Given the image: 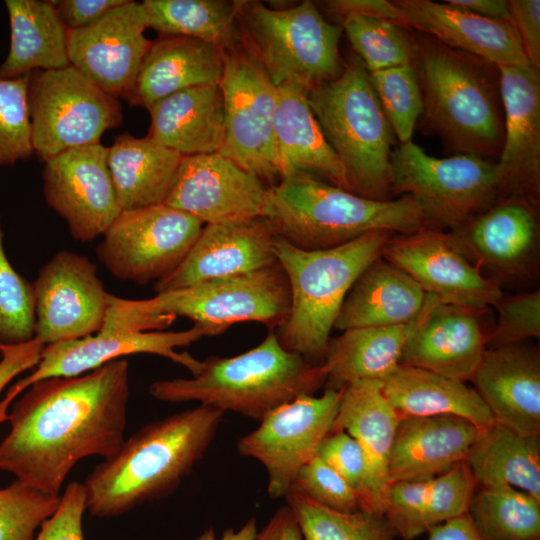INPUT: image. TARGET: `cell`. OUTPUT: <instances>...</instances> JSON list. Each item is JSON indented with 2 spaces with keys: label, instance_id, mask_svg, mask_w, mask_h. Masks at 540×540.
Returning <instances> with one entry per match:
<instances>
[{
  "label": "cell",
  "instance_id": "51",
  "mask_svg": "<svg viewBox=\"0 0 540 540\" xmlns=\"http://www.w3.org/2000/svg\"><path fill=\"white\" fill-rule=\"evenodd\" d=\"M85 511L83 485L71 482L60 495L57 509L41 525L34 540H84L82 520Z\"/></svg>",
  "mask_w": 540,
  "mask_h": 540
},
{
  "label": "cell",
  "instance_id": "15",
  "mask_svg": "<svg viewBox=\"0 0 540 540\" xmlns=\"http://www.w3.org/2000/svg\"><path fill=\"white\" fill-rule=\"evenodd\" d=\"M462 253L489 280L504 288L531 290L539 277V207L520 196L499 198L449 231Z\"/></svg>",
  "mask_w": 540,
  "mask_h": 540
},
{
  "label": "cell",
  "instance_id": "24",
  "mask_svg": "<svg viewBox=\"0 0 540 540\" xmlns=\"http://www.w3.org/2000/svg\"><path fill=\"white\" fill-rule=\"evenodd\" d=\"M275 236L263 217L205 224L184 260L155 282L154 290L167 292L272 266L278 262Z\"/></svg>",
  "mask_w": 540,
  "mask_h": 540
},
{
  "label": "cell",
  "instance_id": "25",
  "mask_svg": "<svg viewBox=\"0 0 540 540\" xmlns=\"http://www.w3.org/2000/svg\"><path fill=\"white\" fill-rule=\"evenodd\" d=\"M486 309L443 303L428 294L400 365L471 380L487 349L481 320Z\"/></svg>",
  "mask_w": 540,
  "mask_h": 540
},
{
  "label": "cell",
  "instance_id": "37",
  "mask_svg": "<svg viewBox=\"0 0 540 540\" xmlns=\"http://www.w3.org/2000/svg\"><path fill=\"white\" fill-rule=\"evenodd\" d=\"M465 462L478 487L509 485L540 501V435L495 421L481 429Z\"/></svg>",
  "mask_w": 540,
  "mask_h": 540
},
{
  "label": "cell",
  "instance_id": "10",
  "mask_svg": "<svg viewBox=\"0 0 540 540\" xmlns=\"http://www.w3.org/2000/svg\"><path fill=\"white\" fill-rule=\"evenodd\" d=\"M419 202L436 228L453 230L502 197L495 162L466 154L436 158L412 140L391 154V196Z\"/></svg>",
  "mask_w": 540,
  "mask_h": 540
},
{
  "label": "cell",
  "instance_id": "52",
  "mask_svg": "<svg viewBox=\"0 0 540 540\" xmlns=\"http://www.w3.org/2000/svg\"><path fill=\"white\" fill-rule=\"evenodd\" d=\"M507 5L529 64L540 70V1L508 0Z\"/></svg>",
  "mask_w": 540,
  "mask_h": 540
},
{
  "label": "cell",
  "instance_id": "36",
  "mask_svg": "<svg viewBox=\"0 0 540 540\" xmlns=\"http://www.w3.org/2000/svg\"><path fill=\"white\" fill-rule=\"evenodd\" d=\"M5 6L10 22V48L0 65V78H17L70 65L69 30L51 0H6Z\"/></svg>",
  "mask_w": 540,
  "mask_h": 540
},
{
  "label": "cell",
  "instance_id": "45",
  "mask_svg": "<svg viewBox=\"0 0 540 540\" xmlns=\"http://www.w3.org/2000/svg\"><path fill=\"white\" fill-rule=\"evenodd\" d=\"M59 500L17 480L0 488V540H34L37 528L52 516Z\"/></svg>",
  "mask_w": 540,
  "mask_h": 540
},
{
  "label": "cell",
  "instance_id": "4",
  "mask_svg": "<svg viewBox=\"0 0 540 540\" xmlns=\"http://www.w3.org/2000/svg\"><path fill=\"white\" fill-rule=\"evenodd\" d=\"M262 217L276 236L303 250L337 247L373 230L409 234L436 228L408 195L368 199L306 172L268 188Z\"/></svg>",
  "mask_w": 540,
  "mask_h": 540
},
{
  "label": "cell",
  "instance_id": "49",
  "mask_svg": "<svg viewBox=\"0 0 540 540\" xmlns=\"http://www.w3.org/2000/svg\"><path fill=\"white\" fill-rule=\"evenodd\" d=\"M430 480L396 481L390 484L384 517L397 537L414 540L427 532L425 509Z\"/></svg>",
  "mask_w": 540,
  "mask_h": 540
},
{
  "label": "cell",
  "instance_id": "47",
  "mask_svg": "<svg viewBox=\"0 0 540 540\" xmlns=\"http://www.w3.org/2000/svg\"><path fill=\"white\" fill-rule=\"evenodd\" d=\"M289 493L337 511L360 509L356 491L318 455L297 472Z\"/></svg>",
  "mask_w": 540,
  "mask_h": 540
},
{
  "label": "cell",
  "instance_id": "27",
  "mask_svg": "<svg viewBox=\"0 0 540 540\" xmlns=\"http://www.w3.org/2000/svg\"><path fill=\"white\" fill-rule=\"evenodd\" d=\"M471 381L494 420L525 435H540V353L517 343L486 349Z\"/></svg>",
  "mask_w": 540,
  "mask_h": 540
},
{
  "label": "cell",
  "instance_id": "33",
  "mask_svg": "<svg viewBox=\"0 0 540 540\" xmlns=\"http://www.w3.org/2000/svg\"><path fill=\"white\" fill-rule=\"evenodd\" d=\"M381 382L382 392L399 420L457 416L480 428L495 422L477 391L464 381L416 367L399 365Z\"/></svg>",
  "mask_w": 540,
  "mask_h": 540
},
{
  "label": "cell",
  "instance_id": "29",
  "mask_svg": "<svg viewBox=\"0 0 540 540\" xmlns=\"http://www.w3.org/2000/svg\"><path fill=\"white\" fill-rule=\"evenodd\" d=\"M481 429L457 416L399 420L389 458L390 483L430 480L464 462Z\"/></svg>",
  "mask_w": 540,
  "mask_h": 540
},
{
  "label": "cell",
  "instance_id": "35",
  "mask_svg": "<svg viewBox=\"0 0 540 540\" xmlns=\"http://www.w3.org/2000/svg\"><path fill=\"white\" fill-rule=\"evenodd\" d=\"M182 157L147 136H117L107 147V163L121 210L165 203Z\"/></svg>",
  "mask_w": 540,
  "mask_h": 540
},
{
  "label": "cell",
  "instance_id": "21",
  "mask_svg": "<svg viewBox=\"0 0 540 540\" xmlns=\"http://www.w3.org/2000/svg\"><path fill=\"white\" fill-rule=\"evenodd\" d=\"M146 29L142 2L127 0L93 24L68 31L70 65L108 94L124 97L152 42Z\"/></svg>",
  "mask_w": 540,
  "mask_h": 540
},
{
  "label": "cell",
  "instance_id": "13",
  "mask_svg": "<svg viewBox=\"0 0 540 540\" xmlns=\"http://www.w3.org/2000/svg\"><path fill=\"white\" fill-rule=\"evenodd\" d=\"M325 8L339 18L363 14L389 20L496 65L529 64L510 21L475 15L430 0H329Z\"/></svg>",
  "mask_w": 540,
  "mask_h": 540
},
{
  "label": "cell",
  "instance_id": "39",
  "mask_svg": "<svg viewBox=\"0 0 540 540\" xmlns=\"http://www.w3.org/2000/svg\"><path fill=\"white\" fill-rule=\"evenodd\" d=\"M467 514L486 540H540V501L512 486L478 487Z\"/></svg>",
  "mask_w": 540,
  "mask_h": 540
},
{
  "label": "cell",
  "instance_id": "38",
  "mask_svg": "<svg viewBox=\"0 0 540 540\" xmlns=\"http://www.w3.org/2000/svg\"><path fill=\"white\" fill-rule=\"evenodd\" d=\"M241 0H144L148 28L159 35L187 36L222 50L241 44Z\"/></svg>",
  "mask_w": 540,
  "mask_h": 540
},
{
  "label": "cell",
  "instance_id": "53",
  "mask_svg": "<svg viewBox=\"0 0 540 540\" xmlns=\"http://www.w3.org/2000/svg\"><path fill=\"white\" fill-rule=\"evenodd\" d=\"M68 30L89 26L127 0H51Z\"/></svg>",
  "mask_w": 540,
  "mask_h": 540
},
{
  "label": "cell",
  "instance_id": "56",
  "mask_svg": "<svg viewBox=\"0 0 540 540\" xmlns=\"http://www.w3.org/2000/svg\"><path fill=\"white\" fill-rule=\"evenodd\" d=\"M427 540H486L468 514L454 518L428 530Z\"/></svg>",
  "mask_w": 540,
  "mask_h": 540
},
{
  "label": "cell",
  "instance_id": "44",
  "mask_svg": "<svg viewBox=\"0 0 540 540\" xmlns=\"http://www.w3.org/2000/svg\"><path fill=\"white\" fill-rule=\"evenodd\" d=\"M29 74L0 78V167L29 158L34 150L27 101Z\"/></svg>",
  "mask_w": 540,
  "mask_h": 540
},
{
  "label": "cell",
  "instance_id": "54",
  "mask_svg": "<svg viewBox=\"0 0 540 540\" xmlns=\"http://www.w3.org/2000/svg\"><path fill=\"white\" fill-rule=\"evenodd\" d=\"M43 347L35 338L21 344L0 345V394L20 373L37 365Z\"/></svg>",
  "mask_w": 540,
  "mask_h": 540
},
{
  "label": "cell",
  "instance_id": "34",
  "mask_svg": "<svg viewBox=\"0 0 540 540\" xmlns=\"http://www.w3.org/2000/svg\"><path fill=\"white\" fill-rule=\"evenodd\" d=\"M419 317L407 324L348 329L330 337L321 364L324 389L342 390L355 381L385 379L400 365Z\"/></svg>",
  "mask_w": 540,
  "mask_h": 540
},
{
  "label": "cell",
  "instance_id": "42",
  "mask_svg": "<svg viewBox=\"0 0 540 540\" xmlns=\"http://www.w3.org/2000/svg\"><path fill=\"white\" fill-rule=\"evenodd\" d=\"M369 77L399 144L411 141L422 113V97L413 65L369 72Z\"/></svg>",
  "mask_w": 540,
  "mask_h": 540
},
{
  "label": "cell",
  "instance_id": "55",
  "mask_svg": "<svg viewBox=\"0 0 540 540\" xmlns=\"http://www.w3.org/2000/svg\"><path fill=\"white\" fill-rule=\"evenodd\" d=\"M254 540H304L299 525L286 505L279 508Z\"/></svg>",
  "mask_w": 540,
  "mask_h": 540
},
{
  "label": "cell",
  "instance_id": "32",
  "mask_svg": "<svg viewBox=\"0 0 540 540\" xmlns=\"http://www.w3.org/2000/svg\"><path fill=\"white\" fill-rule=\"evenodd\" d=\"M148 112L150 139L182 156L220 152L225 116L218 84L181 90L158 101Z\"/></svg>",
  "mask_w": 540,
  "mask_h": 540
},
{
  "label": "cell",
  "instance_id": "30",
  "mask_svg": "<svg viewBox=\"0 0 540 540\" xmlns=\"http://www.w3.org/2000/svg\"><path fill=\"white\" fill-rule=\"evenodd\" d=\"M308 94L294 83L277 86L274 133L281 179L306 172L350 191L344 169L309 105Z\"/></svg>",
  "mask_w": 540,
  "mask_h": 540
},
{
  "label": "cell",
  "instance_id": "50",
  "mask_svg": "<svg viewBox=\"0 0 540 540\" xmlns=\"http://www.w3.org/2000/svg\"><path fill=\"white\" fill-rule=\"evenodd\" d=\"M317 455L356 491L360 503L367 478V463L359 443L345 431L335 430L322 441Z\"/></svg>",
  "mask_w": 540,
  "mask_h": 540
},
{
  "label": "cell",
  "instance_id": "40",
  "mask_svg": "<svg viewBox=\"0 0 540 540\" xmlns=\"http://www.w3.org/2000/svg\"><path fill=\"white\" fill-rule=\"evenodd\" d=\"M304 540H395L384 515L358 509L337 511L303 496H285Z\"/></svg>",
  "mask_w": 540,
  "mask_h": 540
},
{
  "label": "cell",
  "instance_id": "7",
  "mask_svg": "<svg viewBox=\"0 0 540 540\" xmlns=\"http://www.w3.org/2000/svg\"><path fill=\"white\" fill-rule=\"evenodd\" d=\"M393 234L373 230L323 250L299 249L275 236L274 253L290 288V311L274 331L287 351L322 364L344 299L360 274L382 256Z\"/></svg>",
  "mask_w": 540,
  "mask_h": 540
},
{
  "label": "cell",
  "instance_id": "43",
  "mask_svg": "<svg viewBox=\"0 0 540 540\" xmlns=\"http://www.w3.org/2000/svg\"><path fill=\"white\" fill-rule=\"evenodd\" d=\"M35 301L33 285L9 262L0 222V345L21 344L34 339Z\"/></svg>",
  "mask_w": 540,
  "mask_h": 540
},
{
  "label": "cell",
  "instance_id": "5",
  "mask_svg": "<svg viewBox=\"0 0 540 540\" xmlns=\"http://www.w3.org/2000/svg\"><path fill=\"white\" fill-rule=\"evenodd\" d=\"M321 365L287 351L274 330L256 347L232 357L210 356L191 378L163 379L149 386L157 400L232 411L260 421L278 406L324 386Z\"/></svg>",
  "mask_w": 540,
  "mask_h": 540
},
{
  "label": "cell",
  "instance_id": "11",
  "mask_svg": "<svg viewBox=\"0 0 540 540\" xmlns=\"http://www.w3.org/2000/svg\"><path fill=\"white\" fill-rule=\"evenodd\" d=\"M27 101L33 150L44 163L72 148L100 143L118 127L122 108L72 65L29 74Z\"/></svg>",
  "mask_w": 540,
  "mask_h": 540
},
{
  "label": "cell",
  "instance_id": "58",
  "mask_svg": "<svg viewBox=\"0 0 540 540\" xmlns=\"http://www.w3.org/2000/svg\"><path fill=\"white\" fill-rule=\"evenodd\" d=\"M257 532V521L253 517L237 531L229 528L219 538L213 528H208L199 535L197 540H254Z\"/></svg>",
  "mask_w": 540,
  "mask_h": 540
},
{
  "label": "cell",
  "instance_id": "57",
  "mask_svg": "<svg viewBox=\"0 0 540 540\" xmlns=\"http://www.w3.org/2000/svg\"><path fill=\"white\" fill-rule=\"evenodd\" d=\"M444 2L481 17L511 22L506 0H445Z\"/></svg>",
  "mask_w": 540,
  "mask_h": 540
},
{
  "label": "cell",
  "instance_id": "31",
  "mask_svg": "<svg viewBox=\"0 0 540 540\" xmlns=\"http://www.w3.org/2000/svg\"><path fill=\"white\" fill-rule=\"evenodd\" d=\"M427 297L409 274L380 256L352 285L333 329L344 331L413 322L422 312Z\"/></svg>",
  "mask_w": 540,
  "mask_h": 540
},
{
  "label": "cell",
  "instance_id": "14",
  "mask_svg": "<svg viewBox=\"0 0 540 540\" xmlns=\"http://www.w3.org/2000/svg\"><path fill=\"white\" fill-rule=\"evenodd\" d=\"M204 225L165 203L122 210L104 232L97 256L120 280L157 282L184 260Z\"/></svg>",
  "mask_w": 540,
  "mask_h": 540
},
{
  "label": "cell",
  "instance_id": "18",
  "mask_svg": "<svg viewBox=\"0 0 540 540\" xmlns=\"http://www.w3.org/2000/svg\"><path fill=\"white\" fill-rule=\"evenodd\" d=\"M204 336L198 326L179 332H105L83 338L44 345L33 372L14 383L0 400V424L5 423L14 400L33 383L53 377H73L94 370L127 355L148 353L172 360L197 373L200 360L177 352Z\"/></svg>",
  "mask_w": 540,
  "mask_h": 540
},
{
  "label": "cell",
  "instance_id": "17",
  "mask_svg": "<svg viewBox=\"0 0 540 540\" xmlns=\"http://www.w3.org/2000/svg\"><path fill=\"white\" fill-rule=\"evenodd\" d=\"M34 338L43 345L83 338L103 328L112 294L86 256L62 250L39 271L32 284Z\"/></svg>",
  "mask_w": 540,
  "mask_h": 540
},
{
  "label": "cell",
  "instance_id": "41",
  "mask_svg": "<svg viewBox=\"0 0 540 540\" xmlns=\"http://www.w3.org/2000/svg\"><path fill=\"white\" fill-rule=\"evenodd\" d=\"M340 20L355 55L368 72L412 64L414 43L410 30L363 14H348Z\"/></svg>",
  "mask_w": 540,
  "mask_h": 540
},
{
  "label": "cell",
  "instance_id": "3",
  "mask_svg": "<svg viewBox=\"0 0 540 540\" xmlns=\"http://www.w3.org/2000/svg\"><path fill=\"white\" fill-rule=\"evenodd\" d=\"M411 32L421 129L436 135L447 153L496 162L504 142L498 65Z\"/></svg>",
  "mask_w": 540,
  "mask_h": 540
},
{
  "label": "cell",
  "instance_id": "2",
  "mask_svg": "<svg viewBox=\"0 0 540 540\" xmlns=\"http://www.w3.org/2000/svg\"><path fill=\"white\" fill-rule=\"evenodd\" d=\"M224 415L199 404L143 426L86 477V510L112 517L173 493L204 457Z\"/></svg>",
  "mask_w": 540,
  "mask_h": 540
},
{
  "label": "cell",
  "instance_id": "6",
  "mask_svg": "<svg viewBox=\"0 0 540 540\" xmlns=\"http://www.w3.org/2000/svg\"><path fill=\"white\" fill-rule=\"evenodd\" d=\"M290 311V288L280 264L246 274L157 293L142 300L112 295L101 331L146 332L164 329L177 317L190 319L208 336L245 321L281 327Z\"/></svg>",
  "mask_w": 540,
  "mask_h": 540
},
{
  "label": "cell",
  "instance_id": "19",
  "mask_svg": "<svg viewBox=\"0 0 540 540\" xmlns=\"http://www.w3.org/2000/svg\"><path fill=\"white\" fill-rule=\"evenodd\" d=\"M43 192L75 240L103 235L122 211L101 143L66 150L44 162Z\"/></svg>",
  "mask_w": 540,
  "mask_h": 540
},
{
  "label": "cell",
  "instance_id": "16",
  "mask_svg": "<svg viewBox=\"0 0 540 540\" xmlns=\"http://www.w3.org/2000/svg\"><path fill=\"white\" fill-rule=\"evenodd\" d=\"M341 393L324 389L320 396L303 395L284 403L238 441L240 455L264 466L271 498H285L297 472L317 455L320 444L333 431Z\"/></svg>",
  "mask_w": 540,
  "mask_h": 540
},
{
  "label": "cell",
  "instance_id": "48",
  "mask_svg": "<svg viewBox=\"0 0 540 540\" xmlns=\"http://www.w3.org/2000/svg\"><path fill=\"white\" fill-rule=\"evenodd\" d=\"M478 485L466 462L430 479L425 525L430 528L468 513Z\"/></svg>",
  "mask_w": 540,
  "mask_h": 540
},
{
  "label": "cell",
  "instance_id": "12",
  "mask_svg": "<svg viewBox=\"0 0 540 540\" xmlns=\"http://www.w3.org/2000/svg\"><path fill=\"white\" fill-rule=\"evenodd\" d=\"M219 82L225 136L220 155L257 176L267 187L281 180L274 117L277 87L261 64L240 45L223 50Z\"/></svg>",
  "mask_w": 540,
  "mask_h": 540
},
{
  "label": "cell",
  "instance_id": "1",
  "mask_svg": "<svg viewBox=\"0 0 540 540\" xmlns=\"http://www.w3.org/2000/svg\"><path fill=\"white\" fill-rule=\"evenodd\" d=\"M129 364L124 358L73 377L30 385L11 404L0 471L52 497L82 459H107L125 440Z\"/></svg>",
  "mask_w": 540,
  "mask_h": 540
},
{
  "label": "cell",
  "instance_id": "8",
  "mask_svg": "<svg viewBox=\"0 0 540 540\" xmlns=\"http://www.w3.org/2000/svg\"><path fill=\"white\" fill-rule=\"evenodd\" d=\"M309 105L339 159L352 193L390 200L394 133L369 72L355 54L343 73L312 89Z\"/></svg>",
  "mask_w": 540,
  "mask_h": 540
},
{
  "label": "cell",
  "instance_id": "28",
  "mask_svg": "<svg viewBox=\"0 0 540 540\" xmlns=\"http://www.w3.org/2000/svg\"><path fill=\"white\" fill-rule=\"evenodd\" d=\"M223 67V50L217 45L187 36L159 35L124 98L130 106L148 110L181 90L219 84Z\"/></svg>",
  "mask_w": 540,
  "mask_h": 540
},
{
  "label": "cell",
  "instance_id": "20",
  "mask_svg": "<svg viewBox=\"0 0 540 540\" xmlns=\"http://www.w3.org/2000/svg\"><path fill=\"white\" fill-rule=\"evenodd\" d=\"M382 257L443 303L485 309L494 306L504 294L462 253L449 231L426 228L393 234Z\"/></svg>",
  "mask_w": 540,
  "mask_h": 540
},
{
  "label": "cell",
  "instance_id": "9",
  "mask_svg": "<svg viewBox=\"0 0 540 540\" xmlns=\"http://www.w3.org/2000/svg\"><path fill=\"white\" fill-rule=\"evenodd\" d=\"M238 22L242 45L276 87L294 83L310 92L344 71L342 27L328 22L311 0L282 9L241 0Z\"/></svg>",
  "mask_w": 540,
  "mask_h": 540
},
{
  "label": "cell",
  "instance_id": "23",
  "mask_svg": "<svg viewBox=\"0 0 540 540\" xmlns=\"http://www.w3.org/2000/svg\"><path fill=\"white\" fill-rule=\"evenodd\" d=\"M504 142L495 162L502 197L540 204V70L530 64L498 65Z\"/></svg>",
  "mask_w": 540,
  "mask_h": 540
},
{
  "label": "cell",
  "instance_id": "46",
  "mask_svg": "<svg viewBox=\"0 0 540 540\" xmlns=\"http://www.w3.org/2000/svg\"><path fill=\"white\" fill-rule=\"evenodd\" d=\"M497 321L488 333L486 348L494 349L540 336V290L503 294L493 306Z\"/></svg>",
  "mask_w": 540,
  "mask_h": 540
},
{
  "label": "cell",
  "instance_id": "26",
  "mask_svg": "<svg viewBox=\"0 0 540 540\" xmlns=\"http://www.w3.org/2000/svg\"><path fill=\"white\" fill-rule=\"evenodd\" d=\"M399 418L379 380H360L342 389L333 431L342 430L361 446L367 478L360 509L383 515L390 486L389 458Z\"/></svg>",
  "mask_w": 540,
  "mask_h": 540
},
{
  "label": "cell",
  "instance_id": "22",
  "mask_svg": "<svg viewBox=\"0 0 540 540\" xmlns=\"http://www.w3.org/2000/svg\"><path fill=\"white\" fill-rule=\"evenodd\" d=\"M268 188L219 153L183 156L165 204L204 224L262 217Z\"/></svg>",
  "mask_w": 540,
  "mask_h": 540
}]
</instances>
